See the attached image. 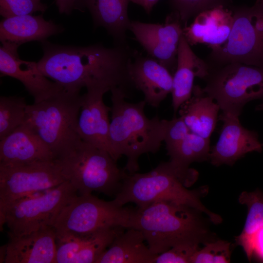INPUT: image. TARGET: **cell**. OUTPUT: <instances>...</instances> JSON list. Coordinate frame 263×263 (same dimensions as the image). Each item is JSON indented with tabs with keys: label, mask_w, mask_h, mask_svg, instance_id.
Masks as SVG:
<instances>
[{
	"label": "cell",
	"mask_w": 263,
	"mask_h": 263,
	"mask_svg": "<svg viewBox=\"0 0 263 263\" xmlns=\"http://www.w3.org/2000/svg\"><path fill=\"white\" fill-rule=\"evenodd\" d=\"M190 130L180 117L168 120L164 141L167 151L177 146L190 132Z\"/></svg>",
	"instance_id": "33"
},
{
	"label": "cell",
	"mask_w": 263,
	"mask_h": 263,
	"mask_svg": "<svg viewBox=\"0 0 263 263\" xmlns=\"http://www.w3.org/2000/svg\"><path fill=\"white\" fill-rule=\"evenodd\" d=\"M133 208L106 201L92 194L78 195L56 218V235L82 236L116 227H130Z\"/></svg>",
	"instance_id": "10"
},
{
	"label": "cell",
	"mask_w": 263,
	"mask_h": 263,
	"mask_svg": "<svg viewBox=\"0 0 263 263\" xmlns=\"http://www.w3.org/2000/svg\"><path fill=\"white\" fill-rule=\"evenodd\" d=\"M210 149V139L190 132L177 146L168 151L167 154L172 163L187 169L193 162L209 159Z\"/></svg>",
	"instance_id": "26"
},
{
	"label": "cell",
	"mask_w": 263,
	"mask_h": 263,
	"mask_svg": "<svg viewBox=\"0 0 263 263\" xmlns=\"http://www.w3.org/2000/svg\"><path fill=\"white\" fill-rule=\"evenodd\" d=\"M82 103L80 92L64 89L55 96L27 106L23 124L48 146L55 159L82 140L77 129Z\"/></svg>",
	"instance_id": "5"
},
{
	"label": "cell",
	"mask_w": 263,
	"mask_h": 263,
	"mask_svg": "<svg viewBox=\"0 0 263 263\" xmlns=\"http://www.w3.org/2000/svg\"><path fill=\"white\" fill-rule=\"evenodd\" d=\"M209 70L206 61L193 52L183 35L178 47L177 66L173 75L171 94L174 113L191 96L194 78L199 77L204 79L208 75Z\"/></svg>",
	"instance_id": "20"
},
{
	"label": "cell",
	"mask_w": 263,
	"mask_h": 263,
	"mask_svg": "<svg viewBox=\"0 0 263 263\" xmlns=\"http://www.w3.org/2000/svg\"><path fill=\"white\" fill-rule=\"evenodd\" d=\"M54 159L48 146L24 124L0 140V164H24Z\"/></svg>",
	"instance_id": "19"
},
{
	"label": "cell",
	"mask_w": 263,
	"mask_h": 263,
	"mask_svg": "<svg viewBox=\"0 0 263 263\" xmlns=\"http://www.w3.org/2000/svg\"><path fill=\"white\" fill-rule=\"evenodd\" d=\"M253 255L263 261V227L256 234L253 242Z\"/></svg>",
	"instance_id": "34"
},
{
	"label": "cell",
	"mask_w": 263,
	"mask_h": 263,
	"mask_svg": "<svg viewBox=\"0 0 263 263\" xmlns=\"http://www.w3.org/2000/svg\"><path fill=\"white\" fill-rule=\"evenodd\" d=\"M201 213L188 206L157 201L133 208L130 227L140 230L151 251L158 255L178 245L207 242Z\"/></svg>",
	"instance_id": "4"
},
{
	"label": "cell",
	"mask_w": 263,
	"mask_h": 263,
	"mask_svg": "<svg viewBox=\"0 0 263 263\" xmlns=\"http://www.w3.org/2000/svg\"><path fill=\"white\" fill-rule=\"evenodd\" d=\"M130 1L141 6L149 14L153 7L159 0H130Z\"/></svg>",
	"instance_id": "36"
},
{
	"label": "cell",
	"mask_w": 263,
	"mask_h": 263,
	"mask_svg": "<svg viewBox=\"0 0 263 263\" xmlns=\"http://www.w3.org/2000/svg\"><path fill=\"white\" fill-rule=\"evenodd\" d=\"M239 202L247 207V215L244 228L235 238L238 245L242 247L248 260L253 256V242L257 232L263 227V193L259 190L243 191Z\"/></svg>",
	"instance_id": "25"
},
{
	"label": "cell",
	"mask_w": 263,
	"mask_h": 263,
	"mask_svg": "<svg viewBox=\"0 0 263 263\" xmlns=\"http://www.w3.org/2000/svg\"><path fill=\"white\" fill-rule=\"evenodd\" d=\"M77 194L66 181L49 190L18 199L0 210V226L6 225L8 235L15 236L53 227L62 210Z\"/></svg>",
	"instance_id": "7"
},
{
	"label": "cell",
	"mask_w": 263,
	"mask_h": 263,
	"mask_svg": "<svg viewBox=\"0 0 263 263\" xmlns=\"http://www.w3.org/2000/svg\"><path fill=\"white\" fill-rule=\"evenodd\" d=\"M199 244L178 245L157 255L155 263H191Z\"/></svg>",
	"instance_id": "32"
},
{
	"label": "cell",
	"mask_w": 263,
	"mask_h": 263,
	"mask_svg": "<svg viewBox=\"0 0 263 263\" xmlns=\"http://www.w3.org/2000/svg\"><path fill=\"white\" fill-rule=\"evenodd\" d=\"M80 0L90 11L95 26L104 27L116 45H128L126 33L131 22L128 15L130 0Z\"/></svg>",
	"instance_id": "24"
},
{
	"label": "cell",
	"mask_w": 263,
	"mask_h": 263,
	"mask_svg": "<svg viewBox=\"0 0 263 263\" xmlns=\"http://www.w3.org/2000/svg\"><path fill=\"white\" fill-rule=\"evenodd\" d=\"M112 106L110 142L112 157L117 161L126 157L124 170L129 174L137 172L138 160L143 154L155 153L164 141L167 120L158 116L150 119L144 112V100L137 103L125 101L127 91L119 88L111 90Z\"/></svg>",
	"instance_id": "2"
},
{
	"label": "cell",
	"mask_w": 263,
	"mask_h": 263,
	"mask_svg": "<svg viewBox=\"0 0 263 263\" xmlns=\"http://www.w3.org/2000/svg\"><path fill=\"white\" fill-rule=\"evenodd\" d=\"M209 68L202 90L222 112L240 115L248 102L263 99V68L239 62Z\"/></svg>",
	"instance_id": "8"
},
{
	"label": "cell",
	"mask_w": 263,
	"mask_h": 263,
	"mask_svg": "<svg viewBox=\"0 0 263 263\" xmlns=\"http://www.w3.org/2000/svg\"><path fill=\"white\" fill-rule=\"evenodd\" d=\"M229 0H171L173 11L179 19L183 27L188 20L205 10L216 7H226Z\"/></svg>",
	"instance_id": "29"
},
{
	"label": "cell",
	"mask_w": 263,
	"mask_h": 263,
	"mask_svg": "<svg viewBox=\"0 0 263 263\" xmlns=\"http://www.w3.org/2000/svg\"><path fill=\"white\" fill-rule=\"evenodd\" d=\"M183 28L178 17L172 12L163 24L131 21L130 30L147 53L172 74L177 66Z\"/></svg>",
	"instance_id": "12"
},
{
	"label": "cell",
	"mask_w": 263,
	"mask_h": 263,
	"mask_svg": "<svg viewBox=\"0 0 263 263\" xmlns=\"http://www.w3.org/2000/svg\"><path fill=\"white\" fill-rule=\"evenodd\" d=\"M120 231L96 263H155L157 256L145 244L143 233L133 227Z\"/></svg>",
	"instance_id": "23"
},
{
	"label": "cell",
	"mask_w": 263,
	"mask_h": 263,
	"mask_svg": "<svg viewBox=\"0 0 263 263\" xmlns=\"http://www.w3.org/2000/svg\"><path fill=\"white\" fill-rule=\"evenodd\" d=\"M106 93L103 90L92 89L87 90L82 95L77 129L82 140L107 151L112 156L109 118L111 107L103 101Z\"/></svg>",
	"instance_id": "15"
},
{
	"label": "cell",
	"mask_w": 263,
	"mask_h": 263,
	"mask_svg": "<svg viewBox=\"0 0 263 263\" xmlns=\"http://www.w3.org/2000/svg\"><path fill=\"white\" fill-rule=\"evenodd\" d=\"M54 159L24 164H0V210L12 202L66 181Z\"/></svg>",
	"instance_id": "11"
},
{
	"label": "cell",
	"mask_w": 263,
	"mask_h": 263,
	"mask_svg": "<svg viewBox=\"0 0 263 263\" xmlns=\"http://www.w3.org/2000/svg\"><path fill=\"white\" fill-rule=\"evenodd\" d=\"M0 47V72L20 81L32 96L34 103H39L55 96L65 89L59 83L51 81L39 70L37 62L19 58V45L1 42Z\"/></svg>",
	"instance_id": "14"
},
{
	"label": "cell",
	"mask_w": 263,
	"mask_h": 263,
	"mask_svg": "<svg viewBox=\"0 0 263 263\" xmlns=\"http://www.w3.org/2000/svg\"><path fill=\"white\" fill-rule=\"evenodd\" d=\"M124 229L126 228L116 227L88 235L74 257L72 263H96L117 233Z\"/></svg>",
	"instance_id": "27"
},
{
	"label": "cell",
	"mask_w": 263,
	"mask_h": 263,
	"mask_svg": "<svg viewBox=\"0 0 263 263\" xmlns=\"http://www.w3.org/2000/svg\"><path fill=\"white\" fill-rule=\"evenodd\" d=\"M262 146L263 147V143H262Z\"/></svg>",
	"instance_id": "38"
},
{
	"label": "cell",
	"mask_w": 263,
	"mask_h": 263,
	"mask_svg": "<svg viewBox=\"0 0 263 263\" xmlns=\"http://www.w3.org/2000/svg\"><path fill=\"white\" fill-rule=\"evenodd\" d=\"M41 43L43 55L37 62L39 70L66 90L80 92L85 87L107 92L114 88L127 91L133 86L129 67L135 53L128 45L63 46L46 40Z\"/></svg>",
	"instance_id": "1"
},
{
	"label": "cell",
	"mask_w": 263,
	"mask_h": 263,
	"mask_svg": "<svg viewBox=\"0 0 263 263\" xmlns=\"http://www.w3.org/2000/svg\"><path fill=\"white\" fill-rule=\"evenodd\" d=\"M63 30L60 25L44 19L42 15L14 16L0 21V40L19 45L31 41L42 42Z\"/></svg>",
	"instance_id": "21"
},
{
	"label": "cell",
	"mask_w": 263,
	"mask_h": 263,
	"mask_svg": "<svg viewBox=\"0 0 263 263\" xmlns=\"http://www.w3.org/2000/svg\"><path fill=\"white\" fill-rule=\"evenodd\" d=\"M198 172L179 168L170 161L159 163L149 172L126 173L120 191L113 200L119 206L133 203L143 208L157 201H166L192 207L204 213L215 224L221 217L208 210L202 203V190H189L187 186L197 180Z\"/></svg>",
	"instance_id": "3"
},
{
	"label": "cell",
	"mask_w": 263,
	"mask_h": 263,
	"mask_svg": "<svg viewBox=\"0 0 263 263\" xmlns=\"http://www.w3.org/2000/svg\"><path fill=\"white\" fill-rule=\"evenodd\" d=\"M255 109L256 111H263V99L262 102L256 106Z\"/></svg>",
	"instance_id": "37"
},
{
	"label": "cell",
	"mask_w": 263,
	"mask_h": 263,
	"mask_svg": "<svg viewBox=\"0 0 263 263\" xmlns=\"http://www.w3.org/2000/svg\"><path fill=\"white\" fill-rule=\"evenodd\" d=\"M27 105L24 97H0V140L24 123Z\"/></svg>",
	"instance_id": "28"
},
{
	"label": "cell",
	"mask_w": 263,
	"mask_h": 263,
	"mask_svg": "<svg viewBox=\"0 0 263 263\" xmlns=\"http://www.w3.org/2000/svg\"><path fill=\"white\" fill-rule=\"evenodd\" d=\"M219 105L206 94L199 85L194 86L192 95L178 111L190 131L210 139L219 119Z\"/></svg>",
	"instance_id": "22"
},
{
	"label": "cell",
	"mask_w": 263,
	"mask_h": 263,
	"mask_svg": "<svg viewBox=\"0 0 263 263\" xmlns=\"http://www.w3.org/2000/svg\"><path fill=\"white\" fill-rule=\"evenodd\" d=\"M133 86L141 91L146 104L155 108L171 93L173 75L164 66L152 57L134 56L129 67Z\"/></svg>",
	"instance_id": "16"
},
{
	"label": "cell",
	"mask_w": 263,
	"mask_h": 263,
	"mask_svg": "<svg viewBox=\"0 0 263 263\" xmlns=\"http://www.w3.org/2000/svg\"><path fill=\"white\" fill-rule=\"evenodd\" d=\"M9 237L4 263H55L56 234L53 227Z\"/></svg>",
	"instance_id": "17"
},
{
	"label": "cell",
	"mask_w": 263,
	"mask_h": 263,
	"mask_svg": "<svg viewBox=\"0 0 263 263\" xmlns=\"http://www.w3.org/2000/svg\"><path fill=\"white\" fill-rule=\"evenodd\" d=\"M192 257L191 263H227L230 261V244L223 240L207 242Z\"/></svg>",
	"instance_id": "30"
},
{
	"label": "cell",
	"mask_w": 263,
	"mask_h": 263,
	"mask_svg": "<svg viewBox=\"0 0 263 263\" xmlns=\"http://www.w3.org/2000/svg\"><path fill=\"white\" fill-rule=\"evenodd\" d=\"M63 174L79 195L102 193L115 197L126 174L107 151L83 140L75 148L55 159Z\"/></svg>",
	"instance_id": "6"
},
{
	"label": "cell",
	"mask_w": 263,
	"mask_h": 263,
	"mask_svg": "<svg viewBox=\"0 0 263 263\" xmlns=\"http://www.w3.org/2000/svg\"><path fill=\"white\" fill-rule=\"evenodd\" d=\"M77 0H56V4L60 13L69 14L75 8Z\"/></svg>",
	"instance_id": "35"
},
{
	"label": "cell",
	"mask_w": 263,
	"mask_h": 263,
	"mask_svg": "<svg viewBox=\"0 0 263 263\" xmlns=\"http://www.w3.org/2000/svg\"><path fill=\"white\" fill-rule=\"evenodd\" d=\"M233 22L227 41L211 50L209 66L239 62L263 68V0L232 8Z\"/></svg>",
	"instance_id": "9"
},
{
	"label": "cell",
	"mask_w": 263,
	"mask_h": 263,
	"mask_svg": "<svg viewBox=\"0 0 263 263\" xmlns=\"http://www.w3.org/2000/svg\"><path fill=\"white\" fill-rule=\"evenodd\" d=\"M233 22L231 9L216 7L197 15L189 25L183 28V35L190 45L205 44L213 50L227 41Z\"/></svg>",
	"instance_id": "18"
},
{
	"label": "cell",
	"mask_w": 263,
	"mask_h": 263,
	"mask_svg": "<svg viewBox=\"0 0 263 263\" xmlns=\"http://www.w3.org/2000/svg\"><path fill=\"white\" fill-rule=\"evenodd\" d=\"M46 9L40 0H0V14L4 18L31 15Z\"/></svg>",
	"instance_id": "31"
},
{
	"label": "cell",
	"mask_w": 263,
	"mask_h": 263,
	"mask_svg": "<svg viewBox=\"0 0 263 263\" xmlns=\"http://www.w3.org/2000/svg\"><path fill=\"white\" fill-rule=\"evenodd\" d=\"M239 116L223 112L219 116L223 125L218 141L210 149L209 159L212 165L231 166L247 153L262 151L257 132L243 126Z\"/></svg>",
	"instance_id": "13"
}]
</instances>
